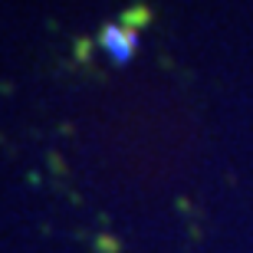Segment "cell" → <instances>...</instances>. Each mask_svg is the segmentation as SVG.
<instances>
[{
  "mask_svg": "<svg viewBox=\"0 0 253 253\" xmlns=\"http://www.w3.org/2000/svg\"><path fill=\"white\" fill-rule=\"evenodd\" d=\"M99 46H102L115 63H128V59L135 56V49H138V33L125 30L122 23L115 20V23H105V27L99 30Z\"/></svg>",
  "mask_w": 253,
  "mask_h": 253,
  "instance_id": "6da1fadb",
  "label": "cell"
},
{
  "mask_svg": "<svg viewBox=\"0 0 253 253\" xmlns=\"http://www.w3.org/2000/svg\"><path fill=\"white\" fill-rule=\"evenodd\" d=\"M148 20H151V10H148V7H141V3H138V7L125 10L122 17H119V23H122L125 30H131V33H138V30L145 27V23H148Z\"/></svg>",
  "mask_w": 253,
  "mask_h": 253,
  "instance_id": "7a4b0ae2",
  "label": "cell"
},
{
  "mask_svg": "<svg viewBox=\"0 0 253 253\" xmlns=\"http://www.w3.org/2000/svg\"><path fill=\"white\" fill-rule=\"evenodd\" d=\"M89 49H92L89 40H76V56H79V59H89Z\"/></svg>",
  "mask_w": 253,
  "mask_h": 253,
  "instance_id": "3957f363",
  "label": "cell"
}]
</instances>
